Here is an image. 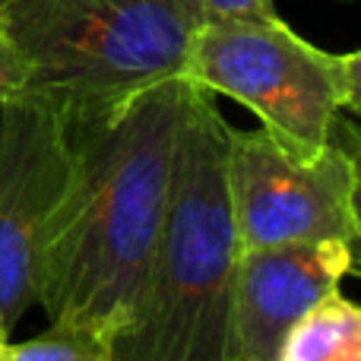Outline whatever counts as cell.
I'll list each match as a JSON object with an SVG mask.
<instances>
[{
	"label": "cell",
	"instance_id": "52a82bcc",
	"mask_svg": "<svg viewBox=\"0 0 361 361\" xmlns=\"http://www.w3.org/2000/svg\"><path fill=\"white\" fill-rule=\"evenodd\" d=\"M355 247L345 241L279 244L238 254L231 298V361H276L292 330L339 292Z\"/></svg>",
	"mask_w": 361,
	"mask_h": 361
},
{
	"label": "cell",
	"instance_id": "3957f363",
	"mask_svg": "<svg viewBox=\"0 0 361 361\" xmlns=\"http://www.w3.org/2000/svg\"><path fill=\"white\" fill-rule=\"evenodd\" d=\"M0 29L19 61L16 95L48 102L67 124L187 80L184 0H0Z\"/></svg>",
	"mask_w": 361,
	"mask_h": 361
},
{
	"label": "cell",
	"instance_id": "8fae6325",
	"mask_svg": "<svg viewBox=\"0 0 361 361\" xmlns=\"http://www.w3.org/2000/svg\"><path fill=\"white\" fill-rule=\"evenodd\" d=\"M193 25L238 16H276L273 0H184Z\"/></svg>",
	"mask_w": 361,
	"mask_h": 361
},
{
	"label": "cell",
	"instance_id": "5bb4252c",
	"mask_svg": "<svg viewBox=\"0 0 361 361\" xmlns=\"http://www.w3.org/2000/svg\"><path fill=\"white\" fill-rule=\"evenodd\" d=\"M6 345H10V333L0 326V361H6Z\"/></svg>",
	"mask_w": 361,
	"mask_h": 361
},
{
	"label": "cell",
	"instance_id": "9c48e42d",
	"mask_svg": "<svg viewBox=\"0 0 361 361\" xmlns=\"http://www.w3.org/2000/svg\"><path fill=\"white\" fill-rule=\"evenodd\" d=\"M6 361H114L111 336L51 324L42 336L6 345Z\"/></svg>",
	"mask_w": 361,
	"mask_h": 361
},
{
	"label": "cell",
	"instance_id": "5b68a950",
	"mask_svg": "<svg viewBox=\"0 0 361 361\" xmlns=\"http://www.w3.org/2000/svg\"><path fill=\"white\" fill-rule=\"evenodd\" d=\"M76 171L70 127L57 108L10 95L0 108V326L38 301L51 231Z\"/></svg>",
	"mask_w": 361,
	"mask_h": 361
},
{
	"label": "cell",
	"instance_id": "6da1fadb",
	"mask_svg": "<svg viewBox=\"0 0 361 361\" xmlns=\"http://www.w3.org/2000/svg\"><path fill=\"white\" fill-rule=\"evenodd\" d=\"M187 80L73 121L76 171L51 231L38 305L51 324L118 336L143 298L175 171Z\"/></svg>",
	"mask_w": 361,
	"mask_h": 361
},
{
	"label": "cell",
	"instance_id": "277c9868",
	"mask_svg": "<svg viewBox=\"0 0 361 361\" xmlns=\"http://www.w3.org/2000/svg\"><path fill=\"white\" fill-rule=\"evenodd\" d=\"M187 80L254 111L260 130L298 159H317L343 114L339 54L292 32L279 13L193 25Z\"/></svg>",
	"mask_w": 361,
	"mask_h": 361
},
{
	"label": "cell",
	"instance_id": "7a4b0ae2",
	"mask_svg": "<svg viewBox=\"0 0 361 361\" xmlns=\"http://www.w3.org/2000/svg\"><path fill=\"white\" fill-rule=\"evenodd\" d=\"M231 124L216 95L187 80L162 231L130 326L111 339L114 361H231L238 273L228 193Z\"/></svg>",
	"mask_w": 361,
	"mask_h": 361
},
{
	"label": "cell",
	"instance_id": "8992f818",
	"mask_svg": "<svg viewBox=\"0 0 361 361\" xmlns=\"http://www.w3.org/2000/svg\"><path fill=\"white\" fill-rule=\"evenodd\" d=\"M228 193L241 250L317 241L355 247L352 165L333 140L317 159H298L260 127H231Z\"/></svg>",
	"mask_w": 361,
	"mask_h": 361
},
{
	"label": "cell",
	"instance_id": "30bf717a",
	"mask_svg": "<svg viewBox=\"0 0 361 361\" xmlns=\"http://www.w3.org/2000/svg\"><path fill=\"white\" fill-rule=\"evenodd\" d=\"M330 140L345 152L352 165V219H355V244L361 247V127L345 118V111L336 118L330 130ZM352 273L361 276V257H355Z\"/></svg>",
	"mask_w": 361,
	"mask_h": 361
},
{
	"label": "cell",
	"instance_id": "7c38bea8",
	"mask_svg": "<svg viewBox=\"0 0 361 361\" xmlns=\"http://www.w3.org/2000/svg\"><path fill=\"white\" fill-rule=\"evenodd\" d=\"M339 76H343V111L361 114V48L339 54Z\"/></svg>",
	"mask_w": 361,
	"mask_h": 361
},
{
	"label": "cell",
	"instance_id": "4fadbf2b",
	"mask_svg": "<svg viewBox=\"0 0 361 361\" xmlns=\"http://www.w3.org/2000/svg\"><path fill=\"white\" fill-rule=\"evenodd\" d=\"M16 89H19V61H16V51H13L10 38L0 29V108L6 105L10 95H16Z\"/></svg>",
	"mask_w": 361,
	"mask_h": 361
},
{
	"label": "cell",
	"instance_id": "ba28073f",
	"mask_svg": "<svg viewBox=\"0 0 361 361\" xmlns=\"http://www.w3.org/2000/svg\"><path fill=\"white\" fill-rule=\"evenodd\" d=\"M276 361H361V305L333 292L295 326Z\"/></svg>",
	"mask_w": 361,
	"mask_h": 361
}]
</instances>
